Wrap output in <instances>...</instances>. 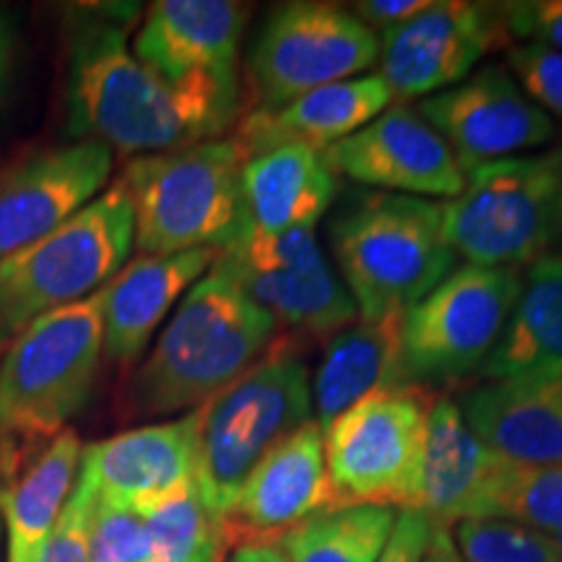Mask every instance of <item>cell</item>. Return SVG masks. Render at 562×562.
Instances as JSON below:
<instances>
[{
    "label": "cell",
    "instance_id": "cell-1",
    "mask_svg": "<svg viewBox=\"0 0 562 562\" xmlns=\"http://www.w3.org/2000/svg\"><path fill=\"white\" fill-rule=\"evenodd\" d=\"M243 94L178 89L144 66L128 34L108 16L81 19L68 47L66 112L70 140H100L112 154L144 157L222 138Z\"/></svg>",
    "mask_w": 562,
    "mask_h": 562
},
{
    "label": "cell",
    "instance_id": "cell-2",
    "mask_svg": "<svg viewBox=\"0 0 562 562\" xmlns=\"http://www.w3.org/2000/svg\"><path fill=\"white\" fill-rule=\"evenodd\" d=\"M279 341L277 323L211 266L178 302L128 383L131 417H172L199 409L261 362Z\"/></svg>",
    "mask_w": 562,
    "mask_h": 562
},
{
    "label": "cell",
    "instance_id": "cell-3",
    "mask_svg": "<svg viewBox=\"0 0 562 562\" xmlns=\"http://www.w3.org/2000/svg\"><path fill=\"white\" fill-rule=\"evenodd\" d=\"M328 245L360 318L409 313L456 269L442 203L412 195L351 193L328 220Z\"/></svg>",
    "mask_w": 562,
    "mask_h": 562
},
{
    "label": "cell",
    "instance_id": "cell-4",
    "mask_svg": "<svg viewBox=\"0 0 562 562\" xmlns=\"http://www.w3.org/2000/svg\"><path fill=\"white\" fill-rule=\"evenodd\" d=\"M243 151L232 138L201 140L125 161L123 182L133 209L138 256L224 252L248 232Z\"/></svg>",
    "mask_w": 562,
    "mask_h": 562
},
{
    "label": "cell",
    "instance_id": "cell-5",
    "mask_svg": "<svg viewBox=\"0 0 562 562\" xmlns=\"http://www.w3.org/2000/svg\"><path fill=\"white\" fill-rule=\"evenodd\" d=\"M131 252L133 209L115 180L63 227L0 258V355L32 323L100 292Z\"/></svg>",
    "mask_w": 562,
    "mask_h": 562
},
{
    "label": "cell",
    "instance_id": "cell-6",
    "mask_svg": "<svg viewBox=\"0 0 562 562\" xmlns=\"http://www.w3.org/2000/svg\"><path fill=\"white\" fill-rule=\"evenodd\" d=\"M311 368L284 341L195 412L199 472L206 503L224 518L245 476L286 435L313 422Z\"/></svg>",
    "mask_w": 562,
    "mask_h": 562
},
{
    "label": "cell",
    "instance_id": "cell-7",
    "mask_svg": "<svg viewBox=\"0 0 562 562\" xmlns=\"http://www.w3.org/2000/svg\"><path fill=\"white\" fill-rule=\"evenodd\" d=\"M100 297L32 323L0 355V440H45L83 412L102 370Z\"/></svg>",
    "mask_w": 562,
    "mask_h": 562
},
{
    "label": "cell",
    "instance_id": "cell-8",
    "mask_svg": "<svg viewBox=\"0 0 562 562\" xmlns=\"http://www.w3.org/2000/svg\"><path fill=\"white\" fill-rule=\"evenodd\" d=\"M438 393L406 383L372 391L323 432L336 505L419 510L427 425Z\"/></svg>",
    "mask_w": 562,
    "mask_h": 562
},
{
    "label": "cell",
    "instance_id": "cell-9",
    "mask_svg": "<svg viewBox=\"0 0 562 562\" xmlns=\"http://www.w3.org/2000/svg\"><path fill=\"white\" fill-rule=\"evenodd\" d=\"M560 195L562 180L544 154L490 161L442 203L446 240L467 266L529 269L560 245Z\"/></svg>",
    "mask_w": 562,
    "mask_h": 562
},
{
    "label": "cell",
    "instance_id": "cell-10",
    "mask_svg": "<svg viewBox=\"0 0 562 562\" xmlns=\"http://www.w3.org/2000/svg\"><path fill=\"white\" fill-rule=\"evenodd\" d=\"M381 58V40L347 5L292 0L271 9L245 60V112L284 108L328 83L357 79Z\"/></svg>",
    "mask_w": 562,
    "mask_h": 562
},
{
    "label": "cell",
    "instance_id": "cell-11",
    "mask_svg": "<svg viewBox=\"0 0 562 562\" xmlns=\"http://www.w3.org/2000/svg\"><path fill=\"white\" fill-rule=\"evenodd\" d=\"M524 286V269L459 266L404 315V383L456 381L482 370Z\"/></svg>",
    "mask_w": 562,
    "mask_h": 562
},
{
    "label": "cell",
    "instance_id": "cell-12",
    "mask_svg": "<svg viewBox=\"0 0 562 562\" xmlns=\"http://www.w3.org/2000/svg\"><path fill=\"white\" fill-rule=\"evenodd\" d=\"M381 79L391 102H412L467 81L492 50L513 45L501 3L438 0L402 26L378 34Z\"/></svg>",
    "mask_w": 562,
    "mask_h": 562
},
{
    "label": "cell",
    "instance_id": "cell-13",
    "mask_svg": "<svg viewBox=\"0 0 562 562\" xmlns=\"http://www.w3.org/2000/svg\"><path fill=\"white\" fill-rule=\"evenodd\" d=\"M250 5L235 0H157L133 37V55L178 89L243 94L240 50Z\"/></svg>",
    "mask_w": 562,
    "mask_h": 562
},
{
    "label": "cell",
    "instance_id": "cell-14",
    "mask_svg": "<svg viewBox=\"0 0 562 562\" xmlns=\"http://www.w3.org/2000/svg\"><path fill=\"white\" fill-rule=\"evenodd\" d=\"M463 172L550 144L558 125L518 89L505 66H484L467 81L417 102Z\"/></svg>",
    "mask_w": 562,
    "mask_h": 562
},
{
    "label": "cell",
    "instance_id": "cell-15",
    "mask_svg": "<svg viewBox=\"0 0 562 562\" xmlns=\"http://www.w3.org/2000/svg\"><path fill=\"white\" fill-rule=\"evenodd\" d=\"M323 159L336 178L381 193L453 201L467 186L459 159L409 104H391L364 128L328 146Z\"/></svg>",
    "mask_w": 562,
    "mask_h": 562
},
{
    "label": "cell",
    "instance_id": "cell-16",
    "mask_svg": "<svg viewBox=\"0 0 562 562\" xmlns=\"http://www.w3.org/2000/svg\"><path fill=\"white\" fill-rule=\"evenodd\" d=\"M115 154L100 140H66L0 172V258L42 240L108 191Z\"/></svg>",
    "mask_w": 562,
    "mask_h": 562
},
{
    "label": "cell",
    "instance_id": "cell-17",
    "mask_svg": "<svg viewBox=\"0 0 562 562\" xmlns=\"http://www.w3.org/2000/svg\"><path fill=\"white\" fill-rule=\"evenodd\" d=\"M323 508H331L326 448L321 427L307 422L277 442L245 476L222 518L229 550L277 544Z\"/></svg>",
    "mask_w": 562,
    "mask_h": 562
},
{
    "label": "cell",
    "instance_id": "cell-18",
    "mask_svg": "<svg viewBox=\"0 0 562 562\" xmlns=\"http://www.w3.org/2000/svg\"><path fill=\"white\" fill-rule=\"evenodd\" d=\"M195 412H188L83 446L76 480L97 501L123 505L144 516L195 482Z\"/></svg>",
    "mask_w": 562,
    "mask_h": 562
},
{
    "label": "cell",
    "instance_id": "cell-19",
    "mask_svg": "<svg viewBox=\"0 0 562 562\" xmlns=\"http://www.w3.org/2000/svg\"><path fill=\"white\" fill-rule=\"evenodd\" d=\"M81 451L70 427L45 440H0L5 562H40L76 484Z\"/></svg>",
    "mask_w": 562,
    "mask_h": 562
},
{
    "label": "cell",
    "instance_id": "cell-20",
    "mask_svg": "<svg viewBox=\"0 0 562 562\" xmlns=\"http://www.w3.org/2000/svg\"><path fill=\"white\" fill-rule=\"evenodd\" d=\"M456 404L469 430L501 459L562 469V370L484 381Z\"/></svg>",
    "mask_w": 562,
    "mask_h": 562
},
{
    "label": "cell",
    "instance_id": "cell-21",
    "mask_svg": "<svg viewBox=\"0 0 562 562\" xmlns=\"http://www.w3.org/2000/svg\"><path fill=\"white\" fill-rule=\"evenodd\" d=\"M220 252L138 256L97 292L102 313L104 360L131 368L186 292L214 266Z\"/></svg>",
    "mask_w": 562,
    "mask_h": 562
},
{
    "label": "cell",
    "instance_id": "cell-22",
    "mask_svg": "<svg viewBox=\"0 0 562 562\" xmlns=\"http://www.w3.org/2000/svg\"><path fill=\"white\" fill-rule=\"evenodd\" d=\"M391 91L378 74L336 81L271 112H245L232 140L243 157L300 144L326 151L391 108Z\"/></svg>",
    "mask_w": 562,
    "mask_h": 562
},
{
    "label": "cell",
    "instance_id": "cell-23",
    "mask_svg": "<svg viewBox=\"0 0 562 562\" xmlns=\"http://www.w3.org/2000/svg\"><path fill=\"white\" fill-rule=\"evenodd\" d=\"M216 266L235 281L252 305L277 323L279 341H326L357 321V305L328 256L300 269H245L216 256Z\"/></svg>",
    "mask_w": 562,
    "mask_h": 562
},
{
    "label": "cell",
    "instance_id": "cell-24",
    "mask_svg": "<svg viewBox=\"0 0 562 562\" xmlns=\"http://www.w3.org/2000/svg\"><path fill=\"white\" fill-rule=\"evenodd\" d=\"M336 195L339 180L323 159V151L311 146H273L243 161L248 232L256 235L318 227Z\"/></svg>",
    "mask_w": 562,
    "mask_h": 562
},
{
    "label": "cell",
    "instance_id": "cell-25",
    "mask_svg": "<svg viewBox=\"0 0 562 562\" xmlns=\"http://www.w3.org/2000/svg\"><path fill=\"white\" fill-rule=\"evenodd\" d=\"M404 315L357 318L323 344L313 375V422L326 432L372 391L406 385L402 378Z\"/></svg>",
    "mask_w": 562,
    "mask_h": 562
},
{
    "label": "cell",
    "instance_id": "cell-26",
    "mask_svg": "<svg viewBox=\"0 0 562 562\" xmlns=\"http://www.w3.org/2000/svg\"><path fill=\"white\" fill-rule=\"evenodd\" d=\"M495 459L497 453L469 430L459 404L438 396L427 425L419 510L442 526L469 521Z\"/></svg>",
    "mask_w": 562,
    "mask_h": 562
},
{
    "label": "cell",
    "instance_id": "cell-27",
    "mask_svg": "<svg viewBox=\"0 0 562 562\" xmlns=\"http://www.w3.org/2000/svg\"><path fill=\"white\" fill-rule=\"evenodd\" d=\"M558 370H562V252H550L524 271L516 307L480 375L484 381H508Z\"/></svg>",
    "mask_w": 562,
    "mask_h": 562
},
{
    "label": "cell",
    "instance_id": "cell-28",
    "mask_svg": "<svg viewBox=\"0 0 562 562\" xmlns=\"http://www.w3.org/2000/svg\"><path fill=\"white\" fill-rule=\"evenodd\" d=\"M396 516L385 505H336L294 526L273 547L286 562H378Z\"/></svg>",
    "mask_w": 562,
    "mask_h": 562
},
{
    "label": "cell",
    "instance_id": "cell-29",
    "mask_svg": "<svg viewBox=\"0 0 562 562\" xmlns=\"http://www.w3.org/2000/svg\"><path fill=\"white\" fill-rule=\"evenodd\" d=\"M474 518H495L554 537L562 529V469L526 467L497 456Z\"/></svg>",
    "mask_w": 562,
    "mask_h": 562
},
{
    "label": "cell",
    "instance_id": "cell-30",
    "mask_svg": "<svg viewBox=\"0 0 562 562\" xmlns=\"http://www.w3.org/2000/svg\"><path fill=\"white\" fill-rule=\"evenodd\" d=\"M149 562H222L229 552L222 516L203 497L199 482L144 513Z\"/></svg>",
    "mask_w": 562,
    "mask_h": 562
},
{
    "label": "cell",
    "instance_id": "cell-31",
    "mask_svg": "<svg viewBox=\"0 0 562 562\" xmlns=\"http://www.w3.org/2000/svg\"><path fill=\"white\" fill-rule=\"evenodd\" d=\"M463 562H562L550 533L495 518H474L451 526Z\"/></svg>",
    "mask_w": 562,
    "mask_h": 562
},
{
    "label": "cell",
    "instance_id": "cell-32",
    "mask_svg": "<svg viewBox=\"0 0 562 562\" xmlns=\"http://www.w3.org/2000/svg\"><path fill=\"white\" fill-rule=\"evenodd\" d=\"M94 497V495H91ZM89 562H149L151 542L146 521L138 510L102 501H91Z\"/></svg>",
    "mask_w": 562,
    "mask_h": 562
},
{
    "label": "cell",
    "instance_id": "cell-33",
    "mask_svg": "<svg viewBox=\"0 0 562 562\" xmlns=\"http://www.w3.org/2000/svg\"><path fill=\"white\" fill-rule=\"evenodd\" d=\"M505 68L544 115L562 121V53L529 42H513L505 50Z\"/></svg>",
    "mask_w": 562,
    "mask_h": 562
},
{
    "label": "cell",
    "instance_id": "cell-34",
    "mask_svg": "<svg viewBox=\"0 0 562 562\" xmlns=\"http://www.w3.org/2000/svg\"><path fill=\"white\" fill-rule=\"evenodd\" d=\"M501 5L513 42H529L562 53V0H516Z\"/></svg>",
    "mask_w": 562,
    "mask_h": 562
},
{
    "label": "cell",
    "instance_id": "cell-35",
    "mask_svg": "<svg viewBox=\"0 0 562 562\" xmlns=\"http://www.w3.org/2000/svg\"><path fill=\"white\" fill-rule=\"evenodd\" d=\"M91 501H94L91 492L76 480L66 508H63L58 524H55L50 539H47L40 562H89L87 526Z\"/></svg>",
    "mask_w": 562,
    "mask_h": 562
},
{
    "label": "cell",
    "instance_id": "cell-36",
    "mask_svg": "<svg viewBox=\"0 0 562 562\" xmlns=\"http://www.w3.org/2000/svg\"><path fill=\"white\" fill-rule=\"evenodd\" d=\"M432 518L422 510H398L389 544L378 562H422L430 544Z\"/></svg>",
    "mask_w": 562,
    "mask_h": 562
},
{
    "label": "cell",
    "instance_id": "cell-37",
    "mask_svg": "<svg viewBox=\"0 0 562 562\" xmlns=\"http://www.w3.org/2000/svg\"><path fill=\"white\" fill-rule=\"evenodd\" d=\"M430 5V0H360L351 3L349 11L370 26L372 32H389L393 26H402Z\"/></svg>",
    "mask_w": 562,
    "mask_h": 562
},
{
    "label": "cell",
    "instance_id": "cell-38",
    "mask_svg": "<svg viewBox=\"0 0 562 562\" xmlns=\"http://www.w3.org/2000/svg\"><path fill=\"white\" fill-rule=\"evenodd\" d=\"M13 45H16V30L9 13L0 9V110H3L5 94H9L11 70H13Z\"/></svg>",
    "mask_w": 562,
    "mask_h": 562
},
{
    "label": "cell",
    "instance_id": "cell-39",
    "mask_svg": "<svg viewBox=\"0 0 562 562\" xmlns=\"http://www.w3.org/2000/svg\"><path fill=\"white\" fill-rule=\"evenodd\" d=\"M422 562H463L459 554V547L453 542L451 526H442L432 521L430 531V544H427L425 560Z\"/></svg>",
    "mask_w": 562,
    "mask_h": 562
},
{
    "label": "cell",
    "instance_id": "cell-40",
    "mask_svg": "<svg viewBox=\"0 0 562 562\" xmlns=\"http://www.w3.org/2000/svg\"><path fill=\"white\" fill-rule=\"evenodd\" d=\"M547 159H550V165H552V170L560 175V180H562V140H560V146L558 149H552L550 154H544Z\"/></svg>",
    "mask_w": 562,
    "mask_h": 562
},
{
    "label": "cell",
    "instance_id": "cell-41",
    "mask_svg": "<svg viewBox=\"0 0 562 562\" xmlns=\"http://www.w3.org/2000/svg\"><path fill=\"white\" fill-rule=\"evenodd\" d=\"M558 232H560V243H562V195H560V203H558Z\"/></svg>",
    "mask_w": 562,
    "mask_h": 562
},
{
    "label": "cell",
    "instance_id": "cell-42",
    "mask_svg": "<svg viewBox=\"0 0 562 562\" xmlns=\"http://www.w3.org/2000/svg\"><path fill=\"white\" fill-rule=\"evenodd\" d=\"M552 539H554V544H558V550H560V554H562V529H560L558 533H554Z\"/></svg>",
    "mask_w": 562,
    "mask_h": 562
},
{
    "label": "cell",
    "instance_id": "cell-43",
    "mask_svg": "<svg viewBox=\"0 0 562 562\" xmlns=\"http://www.w3.org/2000/svg\"><path fill=\"white\" fill-rule=\"evenodd\" d=\"M271 562H286L284 558H281V552L277 550V547H273V554H271Z\"/></svg>",
    "mask_w": 562,
    "mask_h": 562
},
{
    "label": "cell",
    "instance_id": "cell-44",
    "mask_svg": "<svg viewBox=\"0 0 562 562\" xmlns=\"http://www.w3.org/2000/svg\"><path fill=\"white\" fill-rule=\"evenodd\" d=\"M3 516H0V547H3Z\"/></svg>",
    "mask_w": 562,
    "mask_h": 562
}]
</instances>
